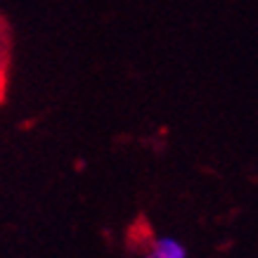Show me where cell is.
Listing matches in <instances>:
<instances>
[{"mask_svg":"<svg viewBox=\"0 0 258 258\" xmlns=\"http://www.w3.org/2000/svg\"><path fill=\"white\" fill-rule=\"evenodd\" d=\"M10 71H12V26L0 12V107L8 100Z\"/></svg>","mask_w":258,"mask_h":258,"instance_id":"1","label":"cell"},{"mask_svg":"<svg viewBox=\"0 0 258 258\" xmlns=\"http://www.w3.org/2000/svg\"><path fill=\"white\" fill-rule=\"evenodd\" d=\"M187 246L175 237H157L152 239L145 258H187Z\"/></svg>","mask_w":258,"mask_h":258,"instance_id":"2","label":"cell"}]
</instances>
